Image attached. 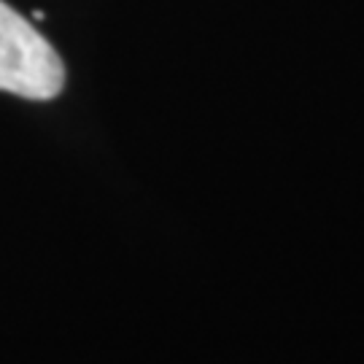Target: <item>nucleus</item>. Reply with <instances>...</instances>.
Listing matches in <instances>:
<instances>
[{
  "instance_id": "f257e3e1",
  "label": "nucleus",
  "mask_w": 364,
  "mask_h": 364,
  "mask_svg": "<svg viewBox=\"0 0 364 364\" xmlns=\"http://www.w3.org/2000/svg\"><path fill=\"white\" fill-rule=\"evenodd\" d=\"M65 65L25 16L0 0V92L52 100L63 92Z\"/></svg>"
}]
</instances>
